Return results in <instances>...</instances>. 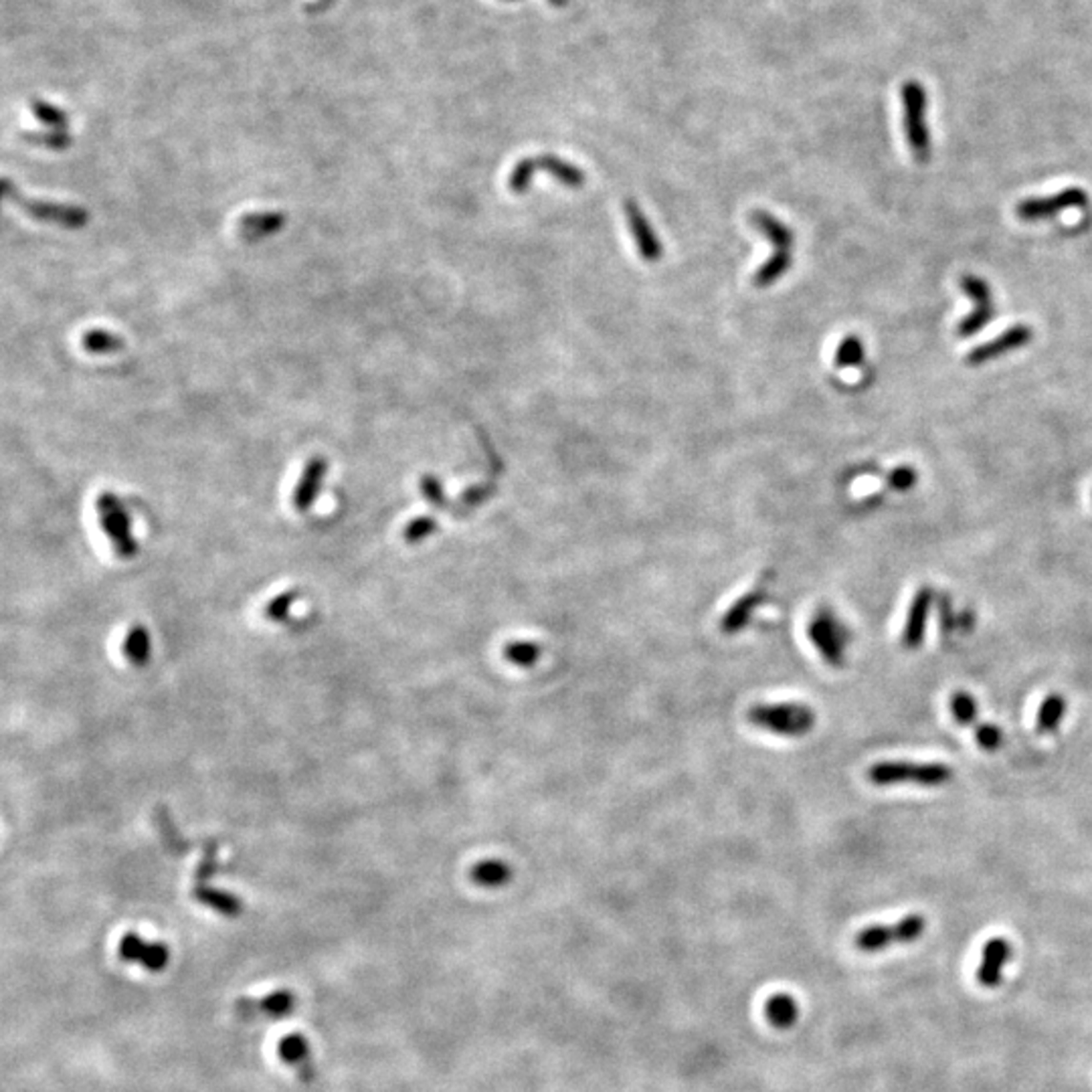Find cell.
I'll return each instance as SVG.
<instances>
[{
	"instance_id": "30",
	"label": "cell",
	"mask_w": 1092,
	"mask_h": 1092,
	"mask_svg": "<svg viewBox=\"0 0 1092 1092\" xmlns=\"http://www.w3.org/2000/svg\"><path fill=\"white\" fill-rule=\"evenodd\" d=\"M535 172H536L535 158H524V161H520V163L514 166L513 174H510L508 188L513 190L514 195H522V192H526L528 188H531Z\"/></svg>"
},
{
	"instance_id": "25",
	"label": "cell",
	"mask_w": 1092,
	"mask_h": 1092,
	"mask_svg": "<svg viewBox=\"0 0 1092 1092\" xmlns=\"http://www.w3.org/2000/svg\"><path fill=\"white\" fill-rule=\"evenodd\" d=\"M864 359H866L864 344H862V340L858 337H854V334H850V337H845L840 342V346L836 350L834 364L838 368H854V366H860L862 362H864Z\"/></svg>"
},
{
	"instance_id": "14",
	"label": "cell",
	"mask_w": 1092,
	"mask_h": 1092,
	"mask_svg": "<svg viewBox=\"0 0 1092 1092\" xmlns=\"http://www.w3.org/2000/svg\"><path fill=\"white\" fill-rule=\"evenodd\" d=\"M1012 957V945L1008 939L994 937L983 947L981 961L977 967V983L985 990L999 988L1003 979V969Z\"/></svg>"
},
{
	"instance_id": "27",
	"label": "cell",
	"mask_w": 1092,
	"mask_h": 1092,
	"mask_svg": "<svg viewBox=\"0 0 1092 1092\" xmlns=\"http://www.w3.org/2000/svg\"><path fill=\"white\" fill-rule=\"evenodd\" d=\"M949 704H950V714H953V718L957 720V725H961V727L975 725L977 702L972 694L965 692V690H959L950 696Z\"/></svg>"
},
{
	"instance_id": "5",
	"label": "cell",
	"mask_w": 1092,
	"mask_h": 1092,
	"mask_svg": "<svg viewBox=\"0 0 1092 1092\" xmlns=\"http://www.w3.org/2000/svg\"><path fill=\"white\" fill-rule=\"evenodd\" d=\"M5 199H9L16 207H21L23 210H27L33 219L43 221V223L59 225L65 229H81L90 223V213H87V210L81 207L29 199L23 195L19 188L14 186L12 181L0 179V203H3Z\"/></svg>"
},
{
	"instance_id": "4",
	"label": "cell",
	"mask_w": 1092,
	"mask_h": 1092,
	"mask_svg": "<svg viewBox=\"0 0 1092 1092\" xmlns=\"http://www.w3.org/2000/svg\"><path fill=\"white\" fill-rule=\"evenodd\" d=\"M903 98V126L906 144L917 163L930 158V132L927 126V90L921 81H906L901 90Z\"/></svg>"
},
{
	"instance_id": "3",
	"label": "cell",
	"mask_w": 1092,
	"mask_h": 1092,
	"mask_svg": "<svg viewBox=\"0 0 1092 1092\" xmlns=\"http://www.w3.org/2000/svg\"><path fill=\"white\" fill-rule=\"evenodd\" d=\"M868 779L878 787L914 783L921 787H941L953 779V769L945 763L880 761L868 769Z\"/></svg>"
},
{
	"instance_id": "23",
	"label": "cell",
	"mask_w": 1092,
	"mask_h": 1092,
	"mask_svg": "<svg viewBox=\"0 0 1092 1092\" xmlns=\"http://www.w3.org/2000/svg\"><path fill=\"white\" fill-rule=\"evenodd\" d=\"M81 346L87 352H92V355H116V352H120L121 348L126 346V342H124V339L116 337L114 332L94 328V330H87L83 334Z\"/></svg>"
},
{
	"instance_id": "31",
	"label": "cell",
	"mask_w": 1092,
	"mask_h": 1092,
	"mask_svg": "<svg viewBox=\"0 0 1092 1092\" xmlns=\"http://www.w3.org/2000/svg\"><path fill=\"white\" fill-rule=\"evenodd\" d=\"M435 531H437V520L431 516H421V518H415L407 526H404L403 538L407 540L409 544H417L421 540H426L427 536H431Z\"/></svg>"
},
{
	"instance_id": "1",
	"label": "cell",
	"mask_w": 1092,
	"mask_h": 1092,
	"mask_svg": "<svg viewBox=\"0 0 1092 1092\" xmlns=\"http://www.w3.org/2000/svg\"><path fill=\"white\" fill-rule=\"evenodd\" d=\"M747 718L751 725L785 738H801L816 727V712L805 702H756Z\"/></svg>"
},
{
	"instance_id": "13",
	"label": "cell",
	"mask_w": 1092,
	"mask_h": 1092,
	"mask_svg": "<svg viewBox=\"0 0 1092 1092\" xmlns=\"http://www.w3.org/2000/svg\"><path fill=\"white\" fill-rule=\"evenodd\" d=\"M118 955L128 963H140L148 972L158 973L168 965L170 950L164 943H148L142 937H138L136 932H128L120 941Z\"/></svg>"
},
{
	"instance_id": "19",
	"label": "cell",
	"mask_w": 1092,
	"mask_h": 1092,
	"mask_svg": "<svg viewBox=\"0 0 1092 1092\" xmlns=\"http://www.w3.org/2000/svg\"><path fill=\"white\" fill-rule=\"evenodd\" d=\"M284 225L286 215L273 213V210H270V213H251L239 221V235L245 241H259L277 233L279 229H284Z\"/></svg>"
},
{
	"instance_id": "28",
	"label": "cell",
	"mask_w": 1092,
	"mask_h": 1092,
	"mask_svg": "<svg viewBox=\"0 0 1092 1092\" xmlns=\"http://www.w3.org/2000/svg\"><path fill=\"white\" fill-rule=\"evenodd\" d=\"M504 658L520 667H531L540 658V647L533 642H513L504 647Z\"/></svg>"
},
{
	"instance_id": "38",
	"label": "cell",
	"mask_w": 1092,
	"mask_h": 1092,
	"mask_svg": "<svg viewBox=\"0 0 1092 1092\" xmlns=\"http://www.w3.org/2000/svg\"><path fill=\"white\" fill-rule=\"evenodd\" d=\"M33 110H34V114H37V118H39L41 121H45V124L57 126V128H63V126H65V116H63L59 110L51 108V105H47V103H34Z\"/></svg>"
},
{
	"instance_id": "22",
	"label": "cell",
	"mask_w": 1092,
	"mask_h": 1092,
	"mask_svg": "<svg viewBox=\"0 0 1092 1092\" xmlns=\"http://www.w3.org/2000/svg\"><path fill=\"white\" fill-rule=\"evenodd\" d=\"M1066 714V698L1062 694H1050L1042 700L1036 716L1037 732H1052L1060 727Z\"/></svg>"
},
{
	"instance_id": "7",
	"label": "cell",
	"mask_w": 1092,
	"mask_h": 1092,
	"mask_svg": "<svg viewBox=\"0 0 1092 1092\" xmlns=\"http://www.w3.org/2000/svg\"><path fill=\"white\" fill-rule=\"evenodd\" d=\"M807 636L827 664L841 666L845 662V649H848L850 644V631L832 609L821 607L814 613V618L807 627Z\"/></svg>"
},
{
	"instance_id": "36",
	"label": "cell",
	"mask_w": 1092,
	"mask_h": 1092,
	"mask_svg": "<svg viewBox=\"0 0 1092 1092\" xmlns=\"http://www.w3.org/2000/svg\"><path fill=\"white\" fill-rule=\"evenodd\" d=\"M421 491L426 500L433 506H446V494H444V486L439 482L435 475L426 473L421 478Z\"/></svg>"
},
{
	"instance_id": "16",
	"label": "cell",
	"mask_w": 1092,
	"mask_h": 1092,
	"mask_svg": "<svg viewBox=\"0 0 1092 1092\" xmlns=\"http://www.w3.org/2000/svg\"><path fill=\"white\" fill-rule=\"evenodd\" d=\"M326 470H328V462H326V457H322V455L312 457V460L306 464V468L302 471V478H299V482L294 490V506H295V510H299V513H306V510L312 508L316 498H318Z\"/></svg>"
},
{
	"instance_id": "26",
	"label": "cell",
	"mask_w": 1092,
	"mask_h": 1092,
	"mask_svg": "<svg viewBox=\"0 0 1092 1092\" xmlns=\"http://www.w3.org/2000/svg\"><path fill=\"white\" fill-rule=\"evenodd\" d=\"M195 896H197V901L221 910L223 914H227V917H237V914L241 912V903L237 901L235 896L227 894V892L210 890V888H197Z\"/></svg>"
},
{
	"instance_id": "10",
	"label": "cell",
	"mask_w": 1092,
	"mask_h": 1092,
	"mask_svg": "<svg viewBox=\"0 0 1092 1092\" xmlns=\"http://www.w3.org/2000/svg\"><path fill=\"white\" fill-rule=\"evenodd\" d=\"M961 290L973 299L975 310L963 318L957 326V337L972 339L977 332H981L994 318V299L988 281L977 275H963L961 277Z\"/></svg>"
},
{
	"instance_id": "15",
	"label": "cell",
	"mask_w": 1092,
	"mask_h": 1092,
	"mask_svg": "<svg viewBox=\"0 0 1092 1092\" xmlns=\"http://www.w3.org/2000/svg\"><path fill=\"white\" fill-rule=\"evenodd\" d=\"M932 597H935V593H932L930 587H921L917 591V595L912 597L908 615H906V623L903 629V645L906 649L921 647V644L925 640L927 620H928V613L932 607Z\"/></svg>"
},
{
	"instance_id": "12",
	"label": "cell",
	"mask_w": 1092,
	"mask_h": 1092,
	"mask_svg": "<svg viewBox=\"0 0 1092 1092\" xmlns=\"http://www.w3.org/2000/svg\"><path fill=\"white\" fill-rule=\"evenodd\" d=\"M1034 339V330L1026 324H1016L1003 330L999 337L992 339L990 342L979 344L975 346L972 352L967 355V364L969 366H979L990 362L994 359H999L1003 355H1010L1014 350H1019L1021 346L1030 344Z\"/></svg>"
},
{
	"instance_id": "8",
	"label": "cell",
	"mask_w": 1092,
	"mask_h": 1092,
	"mask_svg": "<svg viewBox=\"0 0 1092 1092\" xmlns=\"http://www.w3.org/2000/svg\"><path fill=\"white\" fill-rule=\"evenodd\" d=\"M99 524L103 533L110 536L116 553L121 558H132L138 555V542L132 535V522L130 516L118 500L114 491H101L96 502Z\"/></svg>"
},
{
	"instance_id": "17",
	"label": "cell",
	"mask_w": 1092,
	"mask_h": 1092,
	"mask_svg": "<svg viewBox=\"0 0 1092 1092\" xmlns=\"http://www.w3.org/2000/svg\"><path fill=\"white\" fill-rule=\"evenodd\" d=\"M765 597H767L765 589H754V591H749L747 595H743L741 599H738V601H734L732 607L725 613V618L720 620L722 631L725 633L741 631L749 623V620L753 618V613L756 611V607L763 603Z\"/></svg>"
},
{
	"instance_id": "39",
	"label": "cell",
	"mask_w": 1092,
	"mask_h": 1092,
	"mask_svg": "<svg viewBox=\"0 0 1092 1092\" xmlns=\"http://www.w3.org/2000/svg\"><path fill=\"white\" fill-rule=\"evenodd\" d=\"M551 3H553L555 7H567L569 0H551Z\"/></svg>"
},
{
	"instance_id": "37",
	"label": "cell",
	"mask_w": 1092,
	"mask_h": 1092,
	"mask_svg": "<svg viewBox=\"0 0 1092 1092\" xmlns=\"http://www.w3.org/2000/svg\"><path fill=\"white\" fill-rule=\"evenodd\" d=\"M25 138L29 140V142H33V144H41V146L57 148V150L67 148L69 144H72V138H69L67 134H59V132H53V134H27Z\"/></svg>"
},
{
	"instance_id": "32",
	"label": "cell",
	"mask_w": 1092,
	"mask_h": 1092,
	"mask_svg": "<svg viewBox=\"0 0 1092 1092\" xmlns=\"http://www.w3.org/2000/svg\"><path fill=\"white\" fill-rule=\"evenodd\" d=\"M295 599H297L295 591L281 593L266 605V609H263V615H266L270 622H284V620H288L290 609H292Z\"/></svg>"
},
{
	"instance_id": "29",
	"label": "cell",
	"mask_w": 1092,
	"mask_h": 1092,
	"mask_svg": "<svg viewBox=\"0 0 1092 1092\" xmlns=\"http://www.w3.org/2000/svg\"><path fill=\"white\" fill-rule=\"evenodd\" d=\"M308 1042L304 1036H288L284 1040L279 1042V1056L284 1059L288 1064H304L308 1060Z\"/></svg>"
},
{
	"instance_id": "20",
	"label": "cell",
	"mask_w": 1092,
	"mask_h": 1092,
	"mask_svg": "<svg viewBox=\"0 0 1092 1092\" xmlns=\"http://www.w3.org/2000/svg\"><path fill=\"white\" fill-rule=\"evenodd\" d=\"M765 1016L773 1028L789 1030L799 1019V1003L789 994H775L765 1003Z\"/></svg>"
},
{
	"instance_id": "33",
	"label": "cell",
	"mask_w": 1092,
	"mask_h": 1092,
	"mask_svg": "<svg viewBox=\"0 0 1092 1092\" xmlns=\"http://www.w3.org/2000/svg\"><path fill=\"white\" fill-rule=\"evenodd\" d=\"M917 480H919L917 470H912V468H908V466L896 468V470H892V471L886 475L888 488H890V490H896V491H906V490H910L912 486H917Z\"/></svg>"
},
{
	"instance_id": "24",
	"label": "cell",
	"mask_w": 1092,
	"mask_h": 1092,
	"mask_svg": "<svg viewBox=\"0 0 1092 1092\" xmlns=\"http://www.w3.org/2000/svg\"><path fill=\"white\" fill-rule=\"evenodd\" d=\"M124 656L134 666H146L150 660V633L142 625H134L124 640Z\"/></svg>"
},
{
	"instance_id": "21",
	"label": "cell",
	"mask_w": 1092,
	"mask_h": 1092,
	"mask_svg": "<svg viewBox=\"0 0 1092 1092\" xmlns=\"http://www.w3.org/2000/svg\"><path fill=\"white\" fill-rule=\"evenodd\" d=\"M513 868L504 860H484L478 862L470 872L471 880L484 888H502L513 880Z\"/></svg>"
},
{
	"instance_id": "9",
	"label": "cell",
	"mask_w": 1092,
	"mask_h": 1092,
	"mask_svg": "<svg viewBox=\"0 0 1092 1092\" xmlns=\"http://www.w3.org/2000/svg\"><path fill=\"white\" fill-rule=\"evenodd\" d=\"M1088 197L1086 192L1079 186H1070L1064 188L1060 192H1056V195L1050 197H1036V199H1024L1016 205V215L1026 221V223H1036V221H1044L1050 219L1059 213H1064L1068 208H1082L1086 207Z\"/></svg>"
},
{
	"instance_id": "35",
	"label": "cell",
	"mask_w": 1092,
	"mask_h": 1092,
	"mask_svg": "<svg viewBox=\"0 0 1092 1092\" xmlns=\"http://www.w3.org/2000/svg\"><path fill=\"white\" fill-rule=\"evenodd\" d=\"M294 1008V995L292 994H275L272 997H268L263 1001V1014L273 1016V1017H281V1016H288Z\"/></svg>"
},
{
	"instance_id": "2",
	"label": "cell",
	"mask_w": 1092,
	"mask_h": 1092,
	"mask_svg": "<svg viewBox=\"0 0 1092 1092\" xmlns=\"http://www.w3.org/2000/svg\"><path fill=\"white\" fill-rule=\"evenodd\" d=\"M751 225L759 229L763 237L775 248V253L759 270H756L753 277V284L756 288H769L791 268L794 233H791V229L783 221H779L771 213H765V210H754V213H751Z\"/></svg>"
},
{
	"instance_id": "34",
	"label": "cell",
	"mask_w": 1092,
	"mask_h": 1092,
	"mask_svg": "<svg viewBox=\"0 0 1092 1092\" xmlns=\"http://www.w3.org/2000/svg\"><path fill=\"white\" fill-rule=\"evenodd\" d=\"M975 741L985 751H995L1003 743V732L995 725H979L975 729Z\"/></svg>"
},
{
	"instance_id": "6",
	"label": "cell",
	"mask_w": 1092,
	"mask_h": 1092,
	"mask_svg": "<svg viewBox=\"0 0 1092 1092\" xmlns=\"http://www.w3.org/2000/svg\"><path fill=\"white\" fill-rule=\"evenodd\" d=\"M927 919L919 912H912L901 921L890 925H870L862 928L856 935V947L862 953H880L892 945H908L919 941L925 935Z\"/></svg>"
},
{
	"instance_id": "11",
	"label": "cell",
	"mask_w": 1092,
	"mask_h": 1092,
	"mask_svg": "<svg viewBox=\"0 0 1092 1092\" xmlns=\"http://www.w3.org/2000/svg\"><path fill=\"white\" fill-rule=\"evenodd\" d=\"M623 215H625V221H627V227H629L631 239H633V243H636L640 257H642L644 261H647V263L660 261L662 255H664L662 241H660V237L656 235L654 227H651V223H649V219L645 217L642 207H640L636 201H633V199H627V201L623 203Z\"/></svg>"
},
{
	"instance_id": "18",
	"label": "cell",
	"mask_w": 1092,
	"mask_h": 1092,
	"mask_svg": "<svg viewBox=\"0 0 1092 1092\" xmlns=\"http://www.w3.org/2000/svg\"><path fill=\"white\" fill-rule=\"evenodd\" d=\"M535 166H536V170L551 174L553 179H557L560 185H565L567 188H580L587 181L583 170L575 164H571V163H567V161H562V158H558L555 154L536 156Z\"/></svg>"
}]
</instances>
